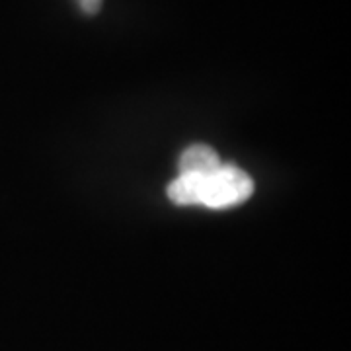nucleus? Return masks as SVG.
Instances as JSON below:
<instances>
[{
	"instance_id": "f03ea898",
	"label": "nucleus",
	"mask_w": 351,
	"mask_h": 351,
	"mask_svg": "<svg viewBox=\"0 0 351 351\" xmlns=\"http://www.w3.org/2000/svg\"><path fill=\"white\" fill-rule=\"evenodd\" d=\"M223 166L219 154L207 145H191L182 152L180 158V174H213Z\"/></svg>"
},
{
	"instance_id": "f257e3e1",
	"label": "nucleus",
	"mask_w": 351,
	"mask_h": 351,
	"mask_svg": "<svg viewBox=\"0 0 351 351\" xmlns=\"http://www.w3.org/2000/svg\"><path fill=\"white\" fill-rule=\"evenodd\" d=\"M252 178L239 166L223 164L213 174H180L168 186V197L176 205H203L209 209H228L250 199Z\"/></svg>"
},
{
	"instance_id": "7ed1b4c3",
	"label": "nucleus",
	"mask_w": 351,
	"mask_h": 351,
	"mask_svg": "<svg viewBox=\"0 0 351 351\" xmlns=\"http://www.w3.org/2000/svg\"><path fill=\"white\" fill-rule=\"evenodd\" d=\"M80 8L86 14H98L101 6V0H78Z\"/></svg>"
}]
</instances>
